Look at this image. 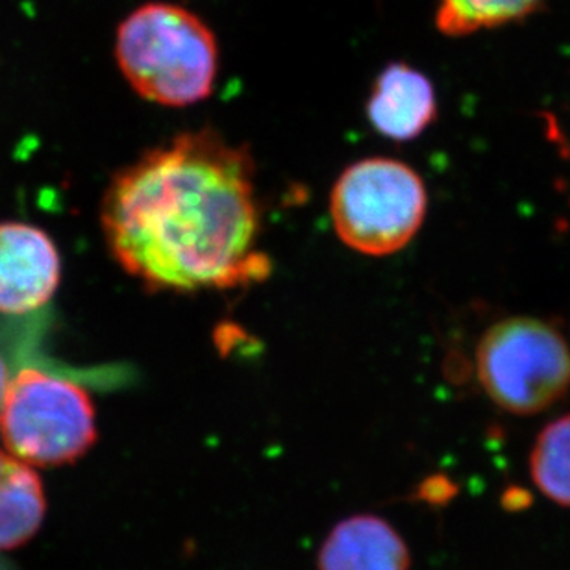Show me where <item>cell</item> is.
<instances>
[{"mask_svg":"<svg viewBox=\"0 0 570 570\" xmlns=\"http://www.w3.org/2000/svg\"><path fill=\"white\" fill-rule=\"evenodd\" d=\"M8 384H10V380H8V368H6V363L2 362V357H0V404H2V399H4Z\"/></svg>","mask_w":570,"mask_h":570,"instance_id":"12","label":"cell"},{"mask_svg":"<svg viewBox=\"0 0 570 570\" xmlns=\"http://www.w3.org/2000/svg\"><path fill=\"white\" fill-rule=\"evenodd\" d=\"M368 122L391 141H412L438 117L430 78L407 63H391L380 72L367 100Z\"/></svg>","mask_w":570,"mask_h":570,"instance_id":"7","label":"cell"},{"mask_svg":"<svg viewBox=\"0 0 570 570\" xmlns=\"http://www.w3.org/2000/svg\"><path fill=\"white\" fill-rule=\"evenodd\" d=\"M45 510L43 485L32 466L0 450V552L30 541Z\"/></svg>","mask_w":570,"mask_h":570,"instance_id":"9","label":"cell"},{"mask_svg":"<svg viewBox=\"0 0 570 570\" xmlns=\"http://www.w3.org/2000/svg\"><path fill=\"white\" fill-rule=\"evenodd\" d=\"M476 374L482 390L504 412L541 413L569 393V346L552 324L504 318L478 343Z\"/></svg>","mask_w":570,"mask_h":570,"instance_id":"5","label":"cell"},{"mask_svg":"<svg viewBox=\"0 0 570 570\" xmlns=\"http://www.w3.org/2000/svg\"><path fill=\"white\" fill-rule=\"evenodd\" d=\"M61 259L52 237L27 223H0V313L22 315L52 298Z\"/></svg>","mask_w":570,"mask_h":570,"instance_id":"6","label":"cell"},{"mask_svg":"<svg viewBox=\"0 0 570 570\" xmlns=\"http://www.w3.org/2000/svg\"><path fill=\"white\" fill-rule=\"evenodd\" d=\"M318 570H410L412 554L401 533L379 515L337 522L318 550Z\"/></svg>","mask_w":570,"mask_h":570,"instance_id":"8","label":"cell"},{"mask_svg":"<svg viewBox=\"0 0 570 570\" xmlns=\"http://www.w3.org/2000/svg\"><path fill=\"white\" fill-rule=\"evenodd\" d=\"M426 209L423 178L401 159H360L341 173L330 195L337 236L365 256H390L407 247Z\"/></svg>","mask_w":570,"mask_h":570,"instance_id":"3","label":"cell"},{"mask_svg":"<svg viewBox=\"0 0 570 570\" xmlns=\"http://www.w3.org/2000/svg\"><path fill=\"white\" fill-rule=\"evenodd\" d=\"M0 435L27 465H69L97 443L94 401L71 380L24 368L10 380L0 404Z\"/></svg>","mask_w":570,"mask_h":570,"instance_id":"4","label":"cell"},{"mask_svg":"<svg viewBox=\"0 0 570 570\" xmlns=\"http://www.w3.org/2000/svg\"><path fill=\"white\" fill-rule=\"evenodd\" d=\"M100 225L117 264L150 291L232 289L269 275L256 164L214 128L180 134L119 170Z\"/></svg>","mask_w":570,"mask_h":570,"instance_id":"1","label":"cell"},{"mask_svg":"<svg viewBox=\"0 0 570 570\" xmlns=\"http://www.w3.org/2000/svg\"><path fill=\"white\" fill-rule=\"evenodd\" d=\"M541 0H439L435 24L446 36L500 27L532 13Z\"/></svg>","mask_w":570,"mask_h":570,"instance_id":"11","label":"cell"},{"mask_svg":"<svg viewBox=\"0 0 570 570\" xmlns=\"http://www.w3.org/2000/svg\"><path fill=\"white\" fill-rule=\"evenodd\" d=\"M530 471L547 499L570 508V415L539 433L530 455Z\"/></svg>","mask_w":570,"mask_h":570,"instance_id":"10","label":"cell"},{"mask_svg":"<svg viewBox=\"0 0 570 570\" xmlns=\"http://www.w3.org/2000/svg\"><path fill=\"white\" fill-rule=\"evenodd\" d=\"M114 55L130 88L154 105L186 108L214 94L219 45L212 28L184 6L136 8L117 28Z\"/></svg>","mask_w":570,"mask_h":570,"instance_id":"2","label":"cell"}]
</instances>
